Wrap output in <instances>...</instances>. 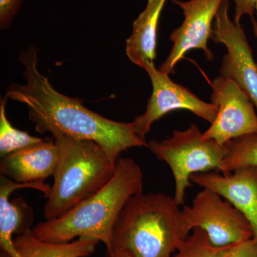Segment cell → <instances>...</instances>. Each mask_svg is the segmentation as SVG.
I'll list each match as a JSON object with an SVG mask.
<instances>
[{
    "label": "cell",
    "mask_w": 257,
    "mask_h": 257,
    "mask_svg": "<svg viewBox=\"0 0 257 257\" xmlns=\"http://www.w3.org/2000/svg\"><path fill=\"white\" fill-rule=\"evenodd\" d=\"M38 51L34 46L23 51L25 84H13L6 97L26 104L29 116L38 133H59L76 140L94 142L114 161L133 147H147L132 122L114 121L89 110L77 98L64 95L52 87L37 69Z\"/></svg>",
    "instance_id": "cell-1"
},
{
    "label": "cell",
    "mask_w": 257,
    "mask_h": 257,
    "mask_svg": "<svg viewBox=\"0 0 257 257\" xmlns=\"http://www.w3.org/2000/svg\"><path fill=\"white\" fill-rule=\"evenodd\" d=\"M143 172L128 157H119L114 175L92 197L55 219L39 223L32 229L37 239L50 243H68L90 236L110 247L115 222L128 199L143 192Z\"/></svg>",
    "instance_id": "cell-2"
},
{
    "label": "cell",
    "mask_w": 257,
    "mask_h": 257,
    "mask_svg": "<svg viewBox=\"0 0 257 257\" xmlns=\"http://www.w3.org/2000/svg\"><path fill=\"white\" fill-rule=\"evenodd\" d=\"M188 236L175 198L143 192L130 198L120 212L108 254L121 249L131 257H171Z\"/></svg>",
    "instance_id": "cell-3"
},
{
    "label": "cell",
    "mask_w": 257,
    "mask_h": 257,
    "mask_svg": "<svg viewBox=\"0 0 257 257\" xmlns=\"http://www.w3.org/2000/svg\"><path fill=\"white\" fill-rule=\"evenodd\" d=\"M58 161L43 214L46 220L68 212L100 190L112 178L116 162L98 144L52 134Z\"/></svg>",
    "instance_id": "cell-4"
},
{
    "label": "cell",
    "mask_w": 257,
    "mask_h": 257,
    "mask_svg": "<svg viewBox=\"0 0 257 257\" xmlns=\"http://www.w3.org/2000/svg\"><path fill=\"white\" fill-rule=\"evenodd\" d=\"M148 148L170 167L175 179L174 198L179 206L183 205L186 191L192 186L193 175L210 171L222 173L224 170L226 147L204 138L196 124L183 131L174 130L170 138L150 141Z\"/></svg>",
    "instance_id": "cell-5"
},
{
    "label": "cell",
    "mask_w": 257,
    "mask_h": 257,
    "mask_svg": "<svg viewBox=\"0 0 257 257\" xmlns=\"http://www.w3.org/2000/svg\"><path fill=\"white\" fill-rule=\"evenodd\" d=\"M187 233L195 228L206 231L214 246H226L253 238L251 224L241 211L211 189L198 193L191 207L181 210Z\"/></svg>",
    "instance_id": "cell-6"
},
{
    "label": "cell",
    "mask_w": 257,
    "mask_h": 257,
    "mask_svg": "<svg viewBox=\"0 0 257 257\" xmlns=\"http://www.w3.org/2000/svg\"><path fill=\"white\" fill-rule=\"evenodd\" d=\"M151 80L152 95L146 110L135 118L132 124L137 135L145 140L154 122L171 111L184 109L211 123L215 119L218 106L199 99L189 89L174 82L169 74L157 69L155 64H147L145 69Z\"/></svg>",
    "instance_id": "cell-7"
},
{
    "label": "cell",
    "mask_w": 257,
    "mask_h": 257,
    "mask_svg": "<svg viewBox=\"0 0 257 257\" xmlns=\"http://www.w3.org/2000/svg\"><path fill=\"white\" fill-rule=\"evenodd\" d=\"M211 102L218 112L211 126L203 133L221 145L244 135L257 134V115L254 104L233 79L222 75L213 79Z\"/></svg>",
    "instance_id": "cell-8"
},
{
    "label": "cell",
    "mask_w": 257,
    "mask_h": 257,
    "mask_svg": "<svg viewBox=\"0 0 257 257\" xmlns=\"http://www.w3.org/2000/svg\"><path fill=\"white\" fill-rule=\"evenodd\" d=\"M229 1L223 0L213 23V41L224 45L220 74L237 83L257 108V67L244 30L229 15Z\"/></svg>",
    "instance_id": "cell-9"
},
{
    "label": "cell",
    "mask_w": 257,
    "mask_h": 257,
    "mask_svg": "<svg viewBox=\"0 0 257 257\" xmlns=\"http://www.w3.org/2000/svg\"><path fill=\"white\" fill-rule=\"evenodd\" d=\"M223 0H173L184 13V21L180 27L171 33L173 46L170 55L161 64L160 70L167 74L175 73L179 61L193 49H200L208 60L214 59L208 47V41L212 38L213 22Z\"/></svg>",
    "instance_id": "cell-10"
},
{
    "label": "cell",
    "mask_w": 257,
    "mask_h": 257,
    "mask_svg": "<svg viewBox=\"0 0 257 257\" xmlns=\"http://www.w3.org/2000/svg\"><path fill=\"white\" fill-rule=\"evenodd\" d=\"M190 181L214 191L241 211L257 240V167H240L227 175L216 172L194 174Z\"/></svg>",
    "instance_id": "cell-11"
},
{
    "label": "cell",
    "mask_w": 257,
    "mask_h": 257,
    "mask_svg": "<svg viewBox=\"0 0 257 257\" xmlns=\"http://www.w3.org/2000/svg\"><path fill=\"white\" fill-rule=\"evenodd\" d=\"M50 186L45 183H18L1 175L0 177V246L13 257H20L14 244L13 234L30 230L34 221L32 207L22 198L10 200V196L20 189H35L48 196Z\"/></svg>",
    "instance_id": "cell-12"
},
{
    "label": "cell",
    "mask_w": 257,
    "mask_h": 257,
    "mask_svg": "<svg viewBox=\"0 0 257 257\" xmlns=\"http://www.w3.org/2000/svg\"><path fill=\"white\" fill-rule=\"evenodd\" d=\"M57 161L55 141L46 139L43 143L3 157L0 173L18 183H45V179L53 176Z\"/></svg>",
    "instance_id": "cell-13"
},
{
    "label": "cell",
    "mask_w": 257,
    "mask_h": 257,
    "mask_svg": "<svg viewBox=\"0 0 257 257\" xmlns=\"http://www.w3.org/2000/svg\"><path fill=\"white\" fill-rule=\"evenodd\" d=\"M167 0H147L145 10L134 21L126 40V54L133 64L145 69L156 58L157 31L161 13Z\"/></svg>",
    "instance_id": "cell-14"
},
{
    "label": "cell",
    "mask_w": 257,
    "mask_h": 257,
    "mask_svg": "<svg viewBox=\"0 0 257 257\" xmlns=\"http://www.w3.org/2000/svg\"><path fill=\"white\" fill-rule=\"evenodd\" d=\"M99 241L80 236L72 242H46L37 239L30 229L17 236L14 244L20 257H86L94 253Z\"/></svg>",
    "instance_id": "cell-15"
},
{
    "label": "cell",
    "mask_w": 257,
    "mask_h": 257,
    "mask_svg": "<svg viewBox=\"0 0 257 257\" xmlns=\"http://www.w3.org/2000/svg\"><path fill=\"white\" fill-rule=\"evenodd\" d=\"M226 154L222 175L240 167H257V134L239 137L225 144Z\"/></svg>",
    "instance_id": "cell-16"
},
{
    "label": "cell",
    "mask_w": 257,
    "mask_h": 257,
    "mask_svg": "<svg viewBox=\"0 0 257 257\" xmlns=\"http://www.w3.org/2000/svg\"><path fill=\"white\" fill-rule=\"evenodd\" d=\"M7 99L5 96L0 104V156L2 158L13 152L43 143L46 140L32 136L12 125L5 111Z\"/></svg>",
    "instance_id": "cell-17"
},
{
    "label": "cell",
    "mask_w": 257,
    "mask_h": 257,
    "mask_svg": "<svg viewBox=\"0 0 257 257\" xmlns=\"http://www.w3.org/2000/svg\"><path fill=\"white\" fill-rule=\"evenodd\" d=\"M192 231L193 234L179 245L175 257H227L234 245L214 246L205 231L200 228Z\"/></svg>",
    "instance_id": "cell-18"
},
{
    "label": "cell",
    "mask_w": 257,
    "mask_h": 257,
    "mask_svg": "<svg viewBox=\"0 0 257 257\" xmlns=\"http://www.w3.org/2000/svg\"><path fill=\"white\" fill-rule=\"evenodd\" d=\"M21 4L22 0H0V27L2 29L10 26Z\"/></svg>",
    "instance_id": "cell-19"
},
{
    "label": "cell",
    "mask_w": 257,
    "mask_h": 257,
    "mask_svg": "<svg viewBox=\"0 0 257 257\" xmlns=\"http://www.w3.org/2000/svg\"><path fill=\"white\" fill-rule=\"evenodd\" d=\"M227 257H257V240L252 238L233 245Z\"/></svg>",
    "instance_id": "cell-20"
},
{
    "label": "cell",
    "mask_w": 257,
    "mask_h": 257,
    "mask_svg": "<svg viewBox=\"0 0 257 257\" xmlns=\"http://www.w3.org/2000/svg\"><path fill=\"white\" fill-rule=\"evenodd\" d=\"M235 4L234 23L240 24V20L245 15H249L252 20L256 12L257 0H234Z\"/></svg>",
    "instance_id": "cell-21"
},
{
    "label": "cell",
    "mask_w": 257,
    "mask_h": 257,
    "mask_svg": "<svg viewBox=\"0 0 257 257\" xmlns=\"http://www.w3.org/2000/svg\"><path fill=\"white\" fill-rule=\"evenodd\" d=\"M109 257H131L127 253L121 249H116L113 251Z\"/></svg>",
    "instance_id": "cell-22"
},
{
    "label": "cell",
    "mask_w": 257,
    "mask_h": 257,
    "mask_svg": "<svg viewBox=\"0 0 257 257\" xmlns=\"http://www.w3.org/2000/svg\"><path fill=\"white\" fill-rule=\"evenodd\" d=\"M256 13L257 16V3L256 6ZM253 32H254L255 36H256L257 38V21H255L254 20H253ZM256 67H257V62H256Z\"/></svg>",
    "instance_id": "cell-23"
},
{
    "label": "cell",
    "mask_w": 257,
    "mask_h": 257,
    "mask_svg": "<svg viewBox=\"0 0 257 257\" xmlns=\"http://www.w3.org/2000/svg\"><path fill=\"white\" fill-rule=\"evenodd\" d=\"M0 257H13L11 255H10L9 253L6 252V251H3L2 250L1 256Z\"/></svg>",
    "instance_id": "cell-24"
},
{
    "label": "cell",
    "mask_w": 257,
    "mask_h": 257,
    "mask_svg": "<svg viewBox=\"0 0 257 257\" xmlns=\"http://www.w3.org/2000/svg\"><path fill=\"white\" fill-rule=\"evenodd\" d=\"M174 257H175V256H174Z\"/></svg>",
    "instance_id": "cell-25"
}]
</instances>
